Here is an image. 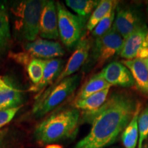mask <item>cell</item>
<instances>
[{"label": "cell", "mask_w": 148, "mask_h": 148, "mask_svg": "<svg viewBox=\"0 0 148 148\" xmlns=\"http://www.w3.org/2000/svg\"><path fill=\"white\" fill-rule=\"evenodd\" d=\"M138 103L129 92H114L97 110L84 112V119L91 123V128L74 148H105L112 145L131 121Z\"/></svg>", "instance_id": "6da1fadb"}, {"label": "cell", "mask_w": 148, "mask_h": 148, "mask_svg": "<svg viewBox=\"0 0 148 148\" xmlns=\"http://www.w3.org/2000/svg\"><path fill=\"white\" fill-rule=\"evenodd\" d=\"M79 121L80 112L73 107L57 110L37 125L34 138L42 145H49L72 138L76 134Z\"/></svg>", "instance_id": "7a4b0ae2"}, {"label": "cell", "mask_w": 148, "mask_h": 148, "mask_svg": "<svg viewBox=\"0 0 148 148\" xmlns=\"http://www.w3.org/2000/svg\"><path fill=\"white\" fill-rule=\"evenodd\" d=\"M45 0H25L12 7L14 29L17 34L27 41H34L39 34L40 19Z\"/></svg>", "instance_id": "3957f363"}, {"label": "cell", "mask_w": 148, "mask_h": 148, "mask_svg": "<svg viewBox=\"0 0 148 148\" xmlns=\"http://www.w3.org/2000/svg\"><path fill=\"white\" fill-rule=\"evenodd\" d=\"M79 82V75H73L66 77L51 88H48L36 98L32 113L40 117L54 110L76 89Z\"/></svg>", "instance_id": "277c9868"}, {"label": "cell", "mask_w": 148, "mask_h": 148, "mask_svg": "<svg viewBox=\"0 0 148 148\" xmlns=\"http://www.w3.org/2000/svg\"><path fill=\"white\" fill-rule=\"evenodd\" d=\"M58 14L59 36L64 46L71 49L77 45L82 36V32L87 18L71 13L60 1L56 3Z\"/></svg>", "instance_id": "5b68a950"}, {"label": "cell", "mask_w": 148, "mask_h": 148, "mask_svg": "<svg viewBox=\"0 0 148 148\" xmlns=\"http://www.w3.org/2000/svg\"><path fill=\"white\" fill-rule=\"evenodd\" d=\"M123 42V38L112 26L108 32L92 42L90 58L97 63V66H102L114 55L119 54Z\"/></svg>", "instance_id": "8992f818"}, {"label": "cell", "mask_w": 148, "mask_h": 148, "mask_svg": "<svg viewBox=\"0 0 148 148\" xmlns=\"http://www.w3.org/2000/svg\"><path fill=\"white\" fill-rule=\"evenodd\" d=\"M146 25L141 14L137 9L127 5L119 6L118 3L112 26L123 39L137 29Z\"/></svg>", "instance_id": "52a82bcc"}, {"label": "cell", "mask_w": 148, "mask_h": 148, "mask_svg": "<svg viewBox=\"0 0 148 148\" xmlns=\"http://www.w3.org/2000/svg\"><path fill=\"white\" fill-rule=\"evenodd\" d=\"M148 27L137 29L123 39L119 55L125 60L148 58Z\"/></svg>", "instance_id": "ba28073f"}, {"label": "cell", "mask_w": 148, "mask_h": 148, "mask_svg": "<svg viewBox=\"0 0 148 148\" xmlns=\"http://www.w3.org/2000/svg\"><path fill=\"white\" fill-rule=\"evenodd\" d=\"M92 41L91 38L85 36H82L77 45L75 46V49L73 51V54L70 57L68 60L65 67L62 69L59 76L57 77L51 86L48 88H51L59 84L61 81L63 80L66 77L73 75L79 68L82 66L84 62H86L90 54V49H91Z\"/></svg>", "instance_id": "9c48e42d"}, {"label": "cell", "mask_w": 148, "mask_h": 148, "mask_svg": "<svg viewBox=\"0 0 148 148\" xmlns=\"http://www.w3.org/2000/svg\"><path fill=\"white\" fill-rule=\"evenodd\" d=\"M24 49L30 58L50 60L64 54L62 45L58 42L38 38L32 42H27Z\"/></svg>", "instance_id": "30bf717a"}, {"label": "cell", "mask_w": 148, "mask_h": 148, "mask_svg": "<svg viewBox=\"0 0 148 148\" xmlns=\"http://www.w3.org/2000/svg\"><path fill=\"white\" fill-rule=\"evenodd\" d=\"M99 73L111 86L129 88L134 85V80L130 71L121 62H110Z\"/></svg>", "instance_id": "8fae6325"}, {"label": "cell", "mask_w": 148, "mask_h": 148, "mask_svg": "<svg viewBox=\"0 0 148 148\" xmlns=\"http://www.w3.org/2000/svg\"><path fill=\"white\" fill-rule=\"evenodd\" d=\"M39 35L47 39L57 40L59 37L56 4L53 1H46L40 19Z\"/></svg>", "instance_id": "7c38bea8"}, {"label": "cell", "mask_w": 148, "mask_h": 148, "mask_svg": "<svg viewBox=\"0 0 148 148\" xmlns=\"http://www.w3.org/2000/svg\"><path fill=\"white\" fill-rule=\"evenodd\" d=\"M64 61L60 58L45 60V66L41 80L37 84H33L28 90L29 92H39V95L47 86L52 84L62 71ZM38 95V96H39ZM37 96L36 97H38Z\"/></svg>", "instance_id": "4fadbf2b"}, {"label": "cell", "mask_w": 148, "mask_h": 148, "mask_svg": "<svg viewBox=\"0 0 148 148\" xmlns=\"http://www.w3.org/2000/svg\"><path fill=\"white\" fill-rule=\"evenodd\" d=\"M121 63L130 71L137 89L148 97V70L144 60L139 58L123 60Z\"/></svg>", "instance_id": "5bb4252c"}, {"label": "cell", "mask_w": 148, "mask_h": 148, "mask_svg": "<svg viewBox=\"0 0 148 148\" xmlns=\"http://www.w3.org/2000/svg\"><path fill=\"white\" fill-rule=\"evenodd\" d=\"M109 90L110 88L103 90L92 94L84 99L73 101L72 106L73 108L79 110H82L84 112L95 111L100 108L108 99Z\"/></svg>", "instance_id": "9a60e30c"}, {"label": "cell", "mask_w": 148, "mask_h": 148, "mask_svg": "<svg viewBox=\"0 0 148 148\" xmlns=\"http://www.w3.org/2000/svg\"><path fill=\"white\" fill-rule=\"evenodd\" d=\"M141 105L138 102L132 119L121 134V141L125 148H136L138 140V119Z\"/></svg>", "instance_id": "2e32d148"}, {"label": "cell", "mask_w": 148, "mask_h": 148, "mask_svg": "<svg viewBox=\"0 0 148 148\" xmlns=\"http://www.w3.org/2000/svg\"><path fill=\"white\" fill-rule=\"evenodd\" d=\"M111 85L103 79L99 73H97L92 75L87 82L83 85L74 101L84 99L97 92L105 89H109Z\"/></svg>", "instance_id": "e0dca14e"}, {"label": "cell", "mask_w": 148, "mask_h": 148, "mask_svg": "<svg viewBox=\"0 0 148 148\" xmlns=\"http://www.w3.org/2000/svg\"><path fill=\"white\" fill-rule=\"evenodd\" d=\"M10 41L11 35L8 10L5 3L0 2V55L8 51Z\"/></svg>", "instance_id": "ac0fdd59"}, {"label": "cell", "mask_w": 148, "mask_h": 148, "mask_svg": "<svg viewBox=\"0 0 148 148\" xmlns=\"http://www.w3.org/2000/svg\"><path fill=\"white\" fill-rule=\"evenodd\" d=\"M118 4V1L112 0H101L95 8L86 23V29L92 32L97 23L108 13L112 8Z\"/></svg>", "instance_id": "d6986e66"}, {"label": "cell", "mask_w": 148, "mask_h": 148, "mask_svg": "<svg viewBox=\"0 0 148 148\" xmlns=\"http://www.w3.org/2000/svg\"><path fill=\"white\" fill-rule=\"evenodd\" d=\"M23 94L15 87L0 90V110H4L21 106Z\"/></svg>", "instance_id": "ffe728a7"}, {"label": "cell", "mask_w": 148, "mask_h": 148, "mask_svg": "<svg viewBox=\"0 0 148 148\" xmlns=\"http://www.w3.org/2000/svg\"><path fill=\"white\" fill-rule=\"evenodd\" d=\"M66 5L72 9L77 15L87 18L99 4L98 0H66Z\"/></svg>", "instance_id": "44dd1931"}, {"label": "cell", "mask_w": 148, "mask_h": 148, "mask_svg": "<svg viewBox=\"0 0 148 148\" xmlns=\"http://www.w3.org/2000/svg\"><path fill=\"white\" fill-rule=\"evenodd\" d=\"M45 60L42 59L33 58L26 66L29 78L34 84H37L41 80L45 69Z\"/></svg>", "instance_id": "7402d4cb"}, {"label": "cell", "mask_w": 148, "mask_h": 148, "mask_svg": "<svg viewBox=\"0 0 148 148\" xmlns=\"http://www.w3.org/2000/svg\"><path fill=\"white\" fill-rule=\"evenodd\" d=\"M117 5L112 8V10L97 23V25L92 31V35L94 38H97L98 37L102 36L112 27L114 18H115L116 8Z\"/></svg>", "instance_id": "603a6c76"}, {"label": "cell", "mask_w": 148, "mask_h": 148, "mask_svg": "<svg viewBox=\"0 0 148 148\" xmlns=\"http://www.w3.org/2000/svg\"><path fill=\"white\" fill-rule=\"evenodd\" d=\"M138 140L137 148H141L148 137V104L140 111L138 119Z\"/></svg>", "instance_id": "cb8c5ba5"}, {"label": "cell", "mask_w": 148, "mask_h": 148, "mask_svg": "<svg viewBox=\"0 0 148 148\" xmlns=\"http://www.w3.org/2000/svg\"><path fill=\"white\" fill-rule=\"evenodd\" d=\"M21 108V106L16 108L0 110V128L10 123Z\"/></svg>", "instance_id": "d4e9b609"}, {"label": "cell", "mask_w": 148, "mask_h": 148, "mask_svg": "<svg viewBox=\"0 0 148 148\" xmlns=\"http://www.w3.org/2000/svg\"><path fill=\"white\" fill-rule=\"evenodd\" d=\"M7 140H8V130H0V148H6Z\"/></svg>", "instance_id": "484cf974"}, {"label": "cell", "mask_w": 148, "mask_h": 148, "mask_svg": "<svg viewBox=\"0 0 148 148\" xmlns=\"http://www.w3.org/2000/svg\"><path fill=\"white\" fill-rule=\"evenodd\" d=\"M11 87H12V85L9 84L6 80H5L4 79H3L2 77L0 76V90L8 89V88H10Z\"/></svg>", "instance_id": "4316f807"}, {"label": "cell", "mask_w": 148, "mask_h": 148, "mask_svg": "<svg viewBox=\"0 0 148 148\" xmlns=\"http://www.w3.org/2000/svg\"><path fill=\"white\" fill-rule=\"evenodd\" d=\"M45 148H63L62 145H58V144H49L47 145Z\"/></svg>", "instance_id": "83f0119b"}, {"label": "cell", "mask_w": 148, "mask_h": 148, "mask_svg": "<svg viewBox=\"0 0 148 148\" xmlns=\"http://www.w3.org/2000/svg\"><path fill=\"white\" fill-rule=\"evenodd\" d=\"M141 148H148V140H145Z\"/></svg>", "instance_id": "f1b7e54d"}, {"label": "cell", "mask_w": 148, "mask_h": 148, "mask_svg": "<svg viewBox=\"0 0 148 148\" xmlns=\"http://www.w3.org/2000/svg\"><path fill=\"white\" fill-rule=\"evenodd\" d=\"M143 60H144V62H145L146 66H147V70H148V58H145V59H143Z\"/></svg>", "instance_id": "f546056e"}, {"label": "cell", "mask_w": 148, "mask_h": 148, "mask_svg": "<svg viewBox=\"0 0 148 148\" xmlns=\"http://www.w3.org/2000/svg\"><path fill=\"white\" fill-rule=\"evenodd\" d=\"M147 18H148V1H147Z\"/></svg>", "instance_id": "4dcf8cb0"}, {"label": "cell", "mask_w": 148, "mask_h": 148, "mask_svg": "<svg viewBox=\"0 0 148 148\" xmlns=\"http://www.w3.org/2000/svg\"><path fill=\"white\" fill-rule=\"evenodd\" d=\"M147 39H148V33H147Z\"/></svg>", "instance_id": "1f68e13d"}, {"label": "cell", "mask_w": 148, "mask_h": 148, "mask_svg": "<svg viewBox=\"0 0 148 148\" xmlns=\"http://www.w3.org/2000/svg\"><path fill=\"white\" fill-rule=\"evenodd\" d=\"M113 148H119V147H113Z\"/></svg>", "instance_id": "d6a6232c"}]
</instances>
